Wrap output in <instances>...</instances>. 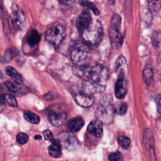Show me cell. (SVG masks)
Returning a JSON list of instances; mask_svg holds the SVG:
<instances>
[{
	"mask_svg": "<svg viewBox=\"0 0 161 161\" xmlns=\"http://www.w3.org/2000/svg\"><path fill=\"white\" fill-rule=\"evenodd\" d=\"M72 72L83 80L90 81L104 86L109 75L108 69L100 64L94 65H86L84 64L74 65L72 67Z\"/></svg>",
	"mask_w": 161,
	"mask_h": 161,
	"instance_id": "6da1fadb",
	"label": "cell"
},
{
	"mask_svg": "<svg viewBox=\"0 0 161 161\" xmlns=\"http://www.w3.org/2000/svg\"><path fill=\"white\" fill-rule=\"evenodd\" d=\"M116 113L115 107L113 104L112 97L107 95L103 98L96 111V116L104 124H110L113 122Z\"/></svg>",
	"mask_w": 161,
	"mask_h": 161,
	"instance_id": "7a4b0ae2",
	"label": "cell"
},
{
	"mask_svg": "<svg viewBox=\"0 0 161 161\" xmlns=\"http://www.w3.org/2000/svg\"><path fill=\"white\" fill-rule=\"evenodd\" d=\"M84 43L87 46L97 45L103 36V30L101 22L98 20L91 24L80 33Z\"/></svg>",
	"mask_w": 161,
	"mask_h": 161,
	"instance_id": "3957f363",
	"label": "cell"
},
{
	"mask_svg": "<svg viewBox=\"0 0 161 161\" xmlns=\"http://www.w3.org/2000/svg\"><path fill=\"white\" fill-rule=\"evenodd\" d=\"M121 23V16L118 14H114L111 19L108 30L110 42L114 49L119 48L122 45L123 36L119 32Z\"/></svg>",
	"mask_w": 161,
	"mask_h": 161,
	"instance_id": "277c9868",
	"label": "cell"
},
{
	"mask_svg": "<svg viewBox=\"0 0 161 161\" xmlns=\"http://www.w3.org/2000/svg\"><path fill=\"white\" fill-rule=\"evenodd\" d=\"M66 36L65 27L59 23H55L48 28L45 34V40L55 47L62 42Z\"/></svg>",
	"mask_w": 161,
	"mask_h": 161,
	"instance_id": "5b68a950",
	"label": "cell"
},
{
	"mask_svg": "<svg viewBox=\"0 0 161 161\" xmlns=\"http://www.w3.org/2000/svg\"><path fill=\"white\" fill-rule=\"evenodd\" d=\"M67 113L58 106L52 105L48 108V121L53 126L55 127L60 126L67 119Z\"/></svg>",
	"mask_w": 161,
	"mask_h": 161,
	"instance_id": "8992f818",
	"label": "cell"
},
{
	"mask_svg": "<svg viewBox=\"0 0 161 161\" xmlns=\"http://www.w3.org/2000/svg\"><path fill=\"white\" fill-rule=\"evenodd\" d=\"M11 13L10 14V22L15 30L21 29L25 23V16L24 12L15 3L12 4Z\"/></svg>",
	"mask_w": 161,
	"mask_h": 161,
	"instance_id": "52a82bcc",
	"label": "cell"
},
{
	"mask_svg": "<svg viewBox=\"0 0 161 161\" xmlns=\"http://www.w3.org/2000/svg\"><path fill=\"white\" fill-rule=\"evenodd\" d=\"M58 140L62 146L67 150L72 151L76 149L79 142L76 136L71 131H62L58 135Z\"/></svg>",
	"mask_w": 161,
	"mask_h": 161,
	"instance_id": "ba28073f",
	"label": "cell"
},
{
	"mask_svg": "<svg viewBox=\"0 0 161 161\" xmlns=\"http://www.w3.org/2000/svg\"><path fill=\"white\" fill-rule=\"evenodd\" d=\"M85 45H76L70 52V57L74 65H83L87 57V48Z\"/></svg>",
	"mask_w": 161,
	"mask_h": 161,
	"instance_id": "9c48e42d",
	"label": "cell"
},
{
	"mask_svg": "<svg viewBox=\"0 0 161 161\" xmlns=\"http://www.w3.org/2000/svg\"><path fill=\"white\" fill-rule=\"evenodd\" d=\"M118 78L115 84L114 94L118 99L123 98L127 93L128 81L126 79L127 74L120 72L118 74Z\"/></svg>",
	"mask_w": 161,
	"mask_h": 161,
	"instance_id": "30bf717a",
	"label": "cell"
},
{
	"mask_svg": "<svg viewBox=\"0 0 161 161\" xmlns=\"http://www.w3.org/2000/svg\"><path fill=\"white\" fill-rule=\"evenodd\" d=\"M143 143L147 152L150 155H155V143L152 131L149 128H146L143 134Z\"/></svg>",
	"mask_w": 161,
	"mask_h": 161,
	"instance_id": "8fae6325",
	"label": "cell"
},
{
	"mask_svg": "<svg viewBox=\"0 0 161 161\" xmlns=\"http://www.w3.org/2000/svg\"><path fill=\"white\" fill-rule=\"evenodd\" d=\"M73 97L75 103L79 106L83 108L91 107L94 103V99L91 95L83 92L74 94Z\"/></svg>",
	"mask_w": 161,
	"mask_h": 161,
	"instance_id": "7c38bea8",
	"label": "cell"
},
{
	"mask_svg": "<svg viewBox=\"0 0 161 161\" xmlns=\"http://www.w3.org/2000/svg\"><path fill=\"white\" fill-rule=\"evenodd\" d=\"M92 22L91 14L88 11L82 12L78 16L76 21V27L80 33L86 29Z\"/></svg>",
	"mask_w": 161,
	"mask_h": 161,
	"instance_id": "4fadbf2b",
	"label": "cell"
},
{
	"mask_svg": "<svg viewBox=\"0 0 161 161\" xmlns=\"http://www.w3.org/2000/svg\"><path fill=\"white\" fill-rule=\"evenodd\" d=\"M105 89V86L100 84L92 82L90 81L84 80L82 84L83 92L92 95L95 93H100Z\"/></svg>",
	"mask_w": 161,
	"mask_h": 161,
	"instance_id": "5bb4252c",
	"label": "cell"
},
{
	"mask_svg": "<svg viewBox=\"0 0 161 161\" xmlns=\"http://www.w3.org/2000/svg\"><path fill=\"white\" fill-rule=\"evenodd\" d=\"M4 85L10 92L17 96L24 95L25 94H27L30 91L28 87L25 86L21 85V84H14L9 81H6L4 82Z\"/></svg>",
	"mask_w": 161,
	"mask_h": 161,
	"instance_id": "9a60e30c",
	"label": "cell"
},
{
	"mask_svg": "<svg viewBox=\"0 0 161 161\" xmlns=\"http://www.w3.org/2000/svg\"><path fill=\"white\" fill-rule=\"evenodd\" d=\"M87 131L96 138H100L103 132V123L97 120L92 121L87 126Z\"/></svg>",
	"mask_w": 161,
	"mask_h": 161,
	"instance_id": "2e32d148",
	"label": "cell"
},
{
	"mask_svg": "<svg viewBox=\"0 0 161 161\" xmlns=\"http://www.w3.org/2000/svg\"><path fill=\"white\" fill-rule=\"evenodd\" d=\"M62 145L59 140H52V143L48 147L50 155L55 158H60L62 156Z\"/></svg>",
	"mask_w": 161,
	"mask_h": 161,
	"instance_id": "e0dca14e",
	"label": "cell"
},
{
	"mask_svg": "<svg viewBox=\"0 0 161 161\" xmlns=\"http://www.w3.org/2000/svg\"><path fill=\"white\" fill-rule=\"evenodd\" d=\"M84 125V121L83 118L80 116H76L71 119L68 124L67 128L68 130L73 133L79 131Z\"/></svg>",
	"mask_w": 161,
	"mask_h": 161,
	"instance_id": "ac0fdd59",
	"label": "cell"
},
{
	"mask_svg": "<svg viewBox=\"0 0 161 161\" xmlns=\"http://www.w3.org/2000/svg\"><path fill=\"white\" fill-rule=\"evenodd\" d=\"M27 43L30 47H35L41 40V35L35 29L31 30L27 36Z\"/></svg>",
	"mask_w": 161,
	"mask_h": 161,
	"instance_id": "d6986e66",
	"label": "cell"
},
{
	"mask_svg": "<svg viewBox=\"0 0 161 161\" xmlns=\"http://www.w3.org/2000/svg\"><path fill=\"white\" fill-rule=\"evenodd\" d=\"M6 74L9 75L16 84H22L23 81V78L22 75L18 73L16 70L13 67L8 66L5 69Z\"/></svg>",
	"mask_w": 161,
	"mask_h": 161,
	"instance_id": "ffe728a7",
	"label": "cell"
},
{
	"mask_svg": "<svg viewBox=\"0 0 161 161\" xmlns=\"http://www.w3.org/2000/svg\"><path fill=\"white\" fill-rule=\"evenodd\" d=\"M115 71L118 74L119 72H128V66L126 58L123 56L120 55L116 60L115 64Z\"/></svg>",
	"mask_w": 161,
	"mask_h": 161,
	"instance_id": "44dd1931",
	"label": "cell"
},
{
	"mask_svg": "<svg viewBox=\"0 0 161 161\" xmlns=\"http://www.w3.org/2000/svg\"><path fill=\"white\" fill-rule=\"evenodd\" d=\"M153 78V69L152 65H147L143 70V79L144 82L149 86Z\"/></svg>",
	"mask_w": 161,
	"mask_h": 161,
	"instance_id": "7402d4cb",
	"label": "cell"
},
{
	"mask_svg": "<svg viewBox=\"0 0 161 161\" xmlns=\"http://www.w3.org/2000/svg\"><path fill=\"white\" fill-rule=\"evenodd\" d=\"M151 41L155 49L161 52V31H154L152 35Z\"/></svg>",
	"mask_w": 161,
	"mask_h": 161,
	"instance_id": "603a6c76",
	"label": "cell"
},
{
	"mask_svg": "<svg viewBox=\"0 0 161 161\" xmlns=\"http://www.w3.org/2000/svg\"><path fill=\"white\" fill-rule=\"evenodd\" d=\"M23 116L26 121L32 124H38L40 120L39 116L30 111H25Z\"/></svg>",
	"mask_w": 161,
	"mask_h": 161,
	"instance_id": "cb8c5ba5",
	"label": "cell"
},
{
	"mask_svg": "<svg viewBox=\"0 0 161 161\" xmlns=\"http://www.w3.org/2000/svg\"><path fill=\"white\" fill-rule=\"evenodd\" d=\"M79 2L81 6L84 7H87L89 9H91L95 15L99 14V11L98 9L93 3L90 2L88 0H79Z\"/></svg>",
	"mask_w": 161,
	"mask_h": 161,
	"instance_id": "d4e9b609",
	"label": "cell"
},
{
	"mask_svg": "<svg viewBox=\"0 0 161 161\" xmlns=\"http://www.w3.org/2000/svg\"><path fill=\"white\" fill-rule=\"evenodd\" d=\"M148 8L151 12H157L161 9V0H147Z\"/></svg>",
	"mask_w": 161,
	"mask_h": 161,
	"instance_id": "484cf974",
	"label": "cell"
},
{
	"mask_svg": "<svg viewBox=\"0 0 161 161\" xmlns=\"http://www.w3.org/2000/svg\"><path fill=\"white\" fill-rule=\"evenodd\" d=\"M18 54V50L15 47H11L6 50L4 60L6 62H10Z\"/></svg>",
	"mask_w": 161,
	"mask_h": 161,
	"instance_id": "4316f807",
	"label": "cell"
},
{
	"mask_svg": "<svg viewBox=\"0 0 161 161\" xmlns=\"http://www.w3.org/2000/svg\"><path fill=\"white\" fill-rule=\"evenodd\" d=\"M130 140L126 136H119L118 137V143L123 149H127L130 145Z\"/></svg>",
	"mask_w": 161,
	"mask_h": 161,
	"instance_id": "83f0119b",
	"label": "cell"
},
{
	"mask_svg": "<svg viewBox=\"0 0 161 161\" xmlns=\"http://www.w3.org/2000/svg\"><path fill=\"white\" fill-rule=\"evenodd\" d=\"M4 98H5V101L10 106L14 107V108L18 107V103H17L16 99L14 96L9 94H5Z\"/></svg>",
	"mask_w": 161,
	"mask_h": 161,
	"instance_id": "f1b7e54d",
	"label": "cell"
},
{
	"mask_svg": "<svg viewBox=\"0 0 161 161\" xmlns=\"http://www.w3.org/2000/svg\"><path fill=\"white\" fill-rule=\"evenodd\" d=\"M28 139H29V138H28V135L25 133H23V132H19L16 135L17 142L21 145L26 143L28 141Z\"/></svg>",
	"mask_w": 161,
	"mask_h": 161,
	"instance_id": "f546056e",
	"label": "cell"
},
{
	"mask_svg": "<svg viewBox=\"0 0 161 161\" xmlns=\"http://www.w3.org/2000/svg\"><path fill=\"white\" fill-rule=\"evenodd\" d=\"M108 160L111 161H121L123 160V156L119 152L111 153L108 156Z\"/></svg>",
	"mask_w": 161,
	"mask_h": 161,
	"instance_id": "4dcf8cb0",
	"label": "cell"
},
{
	"mask_svg": "<svg viewBox=\"0 0 161 161\" xmlns=\"http://www.w3.org/2000/svg\"><path fill=\"white\" fill-rule=\"evenodd\" d=\"M127 108H128L127 104L125 102H122L119 104L118 106L116 108H115V111L117 114L120 115H124L126 113Z\"/></svg>",
	"mask_w": 161,
	"mask_h": 161,
	"instance_id": "1f68e13d",
	"label": "cell"
},
{
	"mask_svg": "<svg viewBox=\"0 0 161 161\" xmlns=\"http://www.w3.org/2000/svg\"><path fill=\"white\" fill-rule=\"evenodd\" d=\"M125 13L127 16H130L133 9V0H124Z\"/></svg>",
	"mask_w": 161,
	"mask_h": 161,
	"instance_id": "d6a6232c",
	"label": "cell"
},
{
	"mask_svg": "<svg viewBox=\"0 0 161 161\" xmlns=\"http://www.w3.org/2000/svg\"><path fill=\"white\" fill-rule=\"evenodd\" d=\"M43 136L44 138L47 140H53V135L50 130H45L43 132Z\"/></svg>",
	"mask_w": 161,
	"mask_h": 161,
	"instance_id": "836d02e7",
	"label": "cell"
},
{
	"mask_svg": "<svg viewBox=\"0 0 161 161\" xmlns=\"http://www.w3.org/2000/svg\"><path fill=\"white\" fill-rule=\"evenodd\" d=\"M56 97H57V96H55L54 93L52 92H49L43 96L44 99L46 100H52V99H55Z\"/></svg>",
	"mask_w": 161,
	"mask_h": 161,
	"instance_id": "e575fe53",
	"label": "cell"
},
{
	"mask_svg": "<svg viewBox=\"0 0 161 161\" xmlns=\"http://www.w3.org/2000/svg\"><path fill=\"white\" fill-rule=\"evenodd\" d=\"M58 1L61 4H65V5H69V4H70L73 3L75 0H58Z\"/></svg>",
	"mask_w": 161,
	"mask_h": 161,
	"instance_id": "d590c367",
	"label": "cell"
},
{
	"mask_svg": "<svg viewBox=\"0 0 161 161\" xmlns=\"http://www.w3.org/2000/svg\"><path fill=\"white\" fill-rule=\"evenodd\" d=\"M157 111L158 112L161 114V97L159 98L157 102Z\"/></svg>",
	"mask_w": 161,
	"mask_h": 161,
	"instance_id": "8d00e7d4",
	"label": "cell"
},
{
	"mask_svg": "<svg viewBox=\"0 0 161 161\" xmlns=\"http://www.w3.org/2000/svg\"><path fill=\"white\" fill-rule=\"evenodd\" d=\"M157 61H158V64L160 66H161V52H160V55H159L158 57Z\"/></svg>",
	"mask_w": 161,
	"mask_h": 161,
	"instance_id": "74e56055",
	"label": "cell"
},
{
	"mask_svg": "<svg viewBox=\"0 0 161 161\" xmlns=\"http://www.w3.org/2000/svg\"><path fill=\"white\" fill-rule=\"evenodd\" d=\"M109 3L111 4H114L115 3V1L116 0H108Z\"/></svg>",
	"mask_w": 161,
	"mask_h": 161,
	"instance_id": "f35d334b",
	"label": "cell"
},
{
	"mask_svg": "<svg viewBox=\"0 0 161 161\" xmlns=\"http://www.w3.org/2000/svg\"><path fill=\"white\" fill-rule=\"evenodd\" d=\"M42 138V136H40V135H35V139H41Z\"/></svg>",
	"mask_w": 161,
	"mask_h": 161,
	"instance_id": "ab89813d",
	"label": "cell"
},
{
	"mask_svg": "<svg viewBox=\"0 0 161 161\" xmlns=\"http://www.w3.org/2000/svg\"><path fill=\"white\" fill-rule=\"evenodd\" d=\"M1 84H0V92H1ZM1 94V93H0Z\"/></svg>",
	"mask_w": 161,
	"mask_h": 161,
	"instance_id": "60d3db41",
	"label": "cell"
},
{
	"mask_svg": "<svg viewBox=\"0 0 161 161\" xmlns=\"http://www.w3.org/2000/svg\"><path fill=\"white\" fill-rule=\"evenodd\" d=\"M160 83H161V75H160Z\"/></svg>",
	"mask_w": 161,
	"mask_h": 161,
	"instance_id": "b9f144b4",
	"label": "cell"
}]
</instances>
